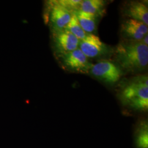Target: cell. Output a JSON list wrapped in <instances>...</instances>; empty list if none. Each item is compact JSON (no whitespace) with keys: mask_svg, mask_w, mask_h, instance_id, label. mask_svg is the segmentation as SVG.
<instances>
[{"mask_svg":"<svg viewBox=\"0 0 148 148\" xmlns=\"http://www.w3.org/2000/svg\"><path fill=\"white\" fill-rule=\"evenodd\" d=\"M65 29L71 32L79 41L84 38L87 34L81 27L78 19L74 13L73 14L71 19Z\"/></svg>","mask_w":148,"mask_h":148,"instance_id":"cell-12","label":"cell"},{"mask_svg":"<svg viewBox=\"0 0 148 148\" xmlns=\"http://www.w3.org/2000/svg\"><path fill=\"white\" fill-rule=\"evenodd\" d=\"M120 99L123 104L134 110H147L148 108V76H137L123 85L120 93Z\"/></svg>","mask_w":148,"mask_h":148,"instance_id":"cell-2","label":"cell"},{"mask_svg":"<svg viewBox=\"0 0 148 148\" xmlns=\"http://www.w3.org/2000/svg\"><path fill=\"white\" fill-rule=\"evenodd\" d=\"M137 145L139 148H148V125L147 122H143L140 125L137 136Z\"/></svg>","mask_w":148,"mask_h":148,"instance_id":"cell-13","label":"cell"},{"mask_svg":"<svg viewBox=\"0 0 148 148\" xmlns=\"http://www.w3.org/2000/svg\"><path fill=\"white\" fill-rule=\"evenodd\" d=\"M141 42L143 43V44L147 45L148 46V35L147 34L145 35L144 37H143L142 40L141 41Z\"/></svg>","mask_w":148,"mask_h":148,"instance_id":"cell-15","label":"cell"},{"mask_svg":"<svg viewBox=\"0 0 148 148\" xmlns=\"http://www.w3.org/2000/svg\"><path fill=\"white\" fill-rule=\"evenodd\" d=\"M48 7L49 21L52 32L65 29L73 13L60 5L57 0L49 1Z\"/></svg>","mask_w":148,"mask_h":148,"instance_id":"cell-5","label":"cell"},{"mask_svg":"<svg viewBox=\"0 0 148 148\" xmlns=\"http://www.w3.org/2000/svg\"><path fill=\"white\" fill-rule=\"evenodd\" d=\"M117 65L127 73L143 71L148 65V46L141 41L119 43L115 49Z\"/></svg>","mask_w":148,"mask_h":148,"instance_id":"cell-1","label":"cell"},{"mask_svg":"<svg viewBox=\"0 0 148 148\" xmlns=\"http://www.w3.org/2000/svg\"><path fill=\"white\" fill-rule=\"evenodd\" d=\"M121 32L126 41H141L148 34V25L142 21L128 18L122 24Z\"/></svg>","mask_w":148,"mask_h":148,"instance_id":"cell-8","label":"cell"},{"mask_svg":"<svg viewBox=\"0 0 148 148\" xmlns=\"http://www.w3.org/2000/svg\"><path fill=\"white\" fill-rule=\"evenodd\" d=\"M105 6L104 1L85 0L82 1L79 10L98 17L103 15L105 12Z\"/></svg>","mask_w":148,"mask_h":148,"instance_id":"cell-11","label":"cell"},{"mask_svg":"<svg viewBox=\"0 0 148 148\" xmlns=\"http://www.w3.org/2000/svg\"><path fill=\"white\" fill-rule=\"evenodd\" d=\"M52 34L54 49L58 57L79 48V40L66 29Z\"/></svg>","mask_w":148,"mask_h":148,"instance_id":"cell-6","label":"cell"},{"mask_svg":"<svg viewBox=\"0 0 148 148\" xmlns=\"http://www.w3.org/2000/svg\"><path fill=\"white\" fill-rule=\"evenodd\" d=\"M79 48L88 58L103 57L109 53L108 46L93 34H87L84 38L79 40Z\"/></svg>","mask_w":148,"mask_h":148,"instance_id":"cell-7","label":"cell"},{"mask_svg":"<svg viewBox=\"0 0 148 148\" xmlns=\"http://www.w3.org/2000/svg\"><path fill=\"white\" fill-rule=\"evenodd\" d=\"M79 24L87 34H92L97 29L98 17L83 11H79L74 13Z\"/></svg>","mask_w":148,"mask_h":148,"instance_id":"cell-10","label":"cell"},{"mask_svg":"<svg viewBox=\"0 0 148 148\" xmlns=\"http://www.w3.org/2000/svg\"><path fill=\"white\" fill-rule=\"evenodd\" d=\"M88 73L106 84L113 85L120 79L122 70L111 62L102 60L92 65Z\"/></svg>","mask_w":148,"mask_h":148,"instance_id":"cell-3","label":"cell"},{"mask_svg":"<svg viewBox=\"0 0 148 148\" xmlns=\"http://www.w3.org/2000/svg\"><path fill=\"white\" fill-rule=\"evenodd\" d=\"M124 13L129 18L142 21L148 25V7L143 2H129L125 7Z\"/></svg>","mask_w":148,"mask_h":148,"instance_id":"cell-9","label":"cell"},{"mask_svg":"<svg viewBox=\"0 0 148 148\" xmlns=\"http://www.w3.org/2000/svg\"><path fill=\"white\" fill-rule=\"evenodd\" d=\"M59 3L71 13L79 11L82 1L81 0H57Z\"/></svg>","mask_w":148,"mask_h":148,"instance_id":"cell-14","label":"cell"},{"mask_svg":"<svg viewBox=\"0 0 148 148\" xmlns=\"http://www.w3.org/2000/svg\"><path fill=\"white\" fill-rule=\"evenodd\" d=\"M58 59L63 69L74 73H88L93 65L79 48L59 56Z\"/></svg>","mask_w":148,"mask_h":148,"instance_id":"cell-4","label":"cell"}]
</instances>
